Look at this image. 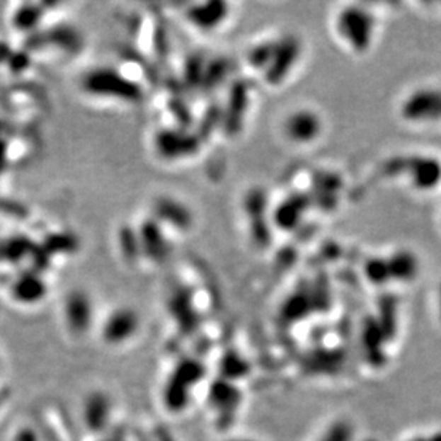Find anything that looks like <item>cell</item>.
Returning a JSON list of instances; mask_svg holds the SVG:
<instances>
[{
  "mask_svg": "<svg viewBox=\"0 0 441 441\" xmlns=\"http://www.w3.org/2000/svg\"><path fill=\"white\" fill-rule=\"evenodd\" d=\"M333 29L338 42L355 53H366L374 42L377 32V19L370 11L348 6L337 12L333 21Z\"/></svg>",
  "mask_w": 441,
  "mask_h": 441,
  "instance_id": "obj_1",
  "label": "cell"
},
{
  "mask_svg": "<svg viewBox=\"0 0 441 441\" xmlns=\"http://www.w3.org/2000/svg\"><path fill=\"white\" fill-rule=\"evenodd\" d=\"M83 86L87 93L102 96V98H113L120 101H136L140 98V87L126 79L122 73L109 67H99L83 79Z\"/></svg>",
  "mask_w": 441,
  "mask_h": 441,
  "instance_id": "obj_2",
  "label": "cell"
},
{
  "mask_svg": "<svg viewBox=\"0 0 441 441\" xmlns=\"http://www.w3.org/2000/svg\"><path fill=\"white\" fill-rule=\"evenodd\" d=\"M323 130L321 119L309 109H297L285 119L283 133L294 144H309L319 139Z\"/></svg>",
  "mask_w": 441,
  "mask_h": 441,
  "instance_id": "obj_3",
  "label": "cell"
},
{
  "mask_svg": "<svg viewBox=\"0 0 441 441\" xmlns=\"http://www.w3.org/2000/svg\"><path fill=\"white\" fill-rule=\"evenodd\" d=\"M40 19V11L36 6H25L18 11L13 18V25L19 30H30L33 29Z\"/></svg>",
  "mask_w": 441,
  "mask_h": 441,
  "instance_id": "obj_4",
  "label": "cell"
},
{
  "mask_svg": "<svg viewBox=\"0 0 441 441\" xmlns=\"http://www.w3.org/2000/svg\"><path fill=\"white\" fill-rule=\"evenodd\" d=\"M2 250L5 251L6 258H22L25 257V254L28 253V239L23 237H16V239H11L4 247Z\"/></svg>",
  "mask_w": 441,
  "mask_h": 441,
  "instance_id": "obj_5",
  "label": "cell"
},
{
  "mask_svg": "<svg viewBox=\"0 0 441 441\" xmlns=\"http://www.w3.org/2000/svg\"><path fill=\"white\" fill-rule=\"evenodd\" d=\"M438 311H440V317H441V286L438 289Z\"/></svg>",
  "mask_w": 441,
  "mask_h": 441,
  "instance_id": "obj_6",
  "label": "cell"
},
{
  "mask_svg": "<svg viewBox=\"0 0 441 441\" xmlns=\"http://www.w3.org/2000/svg\"><path fill=\"white\" fill-rule=\"evenodd\" d=\"M413 441H428V438H416Z\"/></svg>",
  "mask_w": 441,
  "mask_h": 441,
  "instance_id": "obj_7",
  "label": "cell"
}]
</instances>
